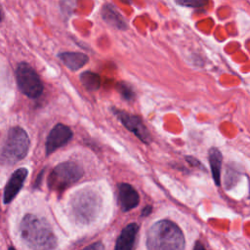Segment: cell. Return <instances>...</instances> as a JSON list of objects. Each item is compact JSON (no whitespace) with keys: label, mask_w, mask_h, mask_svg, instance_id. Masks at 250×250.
Here are the masks:
<instances>
[{"label":"cell","mask_w":250,"mask_h":250,"mask_svg":"<svg viewBox=\"0 0 250 250\" xmlns=\"http://www.w3.org/2000/svg\"><path fill=\"white\" fill-rule=\"evenodd\" d=\"M80 81L88 91H96L101 87L100 75L90 70H86L80 74Z\"/></svg>","instance_id":"9a60e30c"},{"label":"cell","mask_w":250,"mask_h":250,"mask_svg":"<svg viewBox=\"0 0 250 250\" xmlns=\"http://www.w3.org/2000/svg\"><path fill=\"white\" fill-rule=\"evenodd\" d=\"M208 159H209V164H210L214 182L216 186H220L221 185V168H222V161H223V156L221 151L216 147L210 148L208 152Z\"/></svg>","instance_id":"5bb4252c"},{"label":"cell","mask_w":250,"mask_h":250,"mask_svg":"<svg viewBox=\"0 0 250 250\" xmlns=\"http://www.w3.org/2000/svg\"><path fill=\"white\" fill-rule=\"evenodd\" d=\"M193 250H206V248L203 246V244L199 241L195 242L194 244V247H193Z\"/></svg>","instance_id":"44dd1931"},{"label":"cell","mask_w":250,"mask_h":250,"mask_svg":"<svg viewBox=\"0 0 250 250\" xmlns=\"http://www.w3.org/2000/svg\"><path fill=\"white\" fill-rule=\"evenodd\" d=\"M186 160H187V161H188L191 165H195V166H199V167H201L200 162H198L195 158H193V157H191V156H187V157H186ZM201 168H202V167H201Z\"/></svg>","instance_id":"d6986e66"},{"label":"cell","mask_w":250,"mask_h":250,"mask_svg":"<svg viewBox=\"0 0 250 250\" xmlns=\"http://www.w3.org/2000/svg\"><path fill=\"white\" fill-rule=\"evenodd\" d=\"M9 250H15V249H14L13 247H10V248H9Z\"/></svg>","instance_id":"603a6c76"},{"label":"cell","mask_w":250,"mask_h":250,"mask_svg":"<svg viewBox=\"0 0 250 250\" xmlns=\"http://www.w3.org/2000/svg\"><path fill=\"white\" fill-rule=\"evenodd\" d=\"M116 89L120 93L123 99L127 101H132L135 97V92L134 89L131 85H129L126 82H119L116 84Z\"/></svg>","instance_id":"2e32d148"},{"label":"cell","mask_w":250,"mask_h":250,"mask_svg":"<svg viewBox=\"0 0 250 250\" xmlns=\"http://www.w3.org/2000/svg\"><path fill=\"white\" fill-rule=\"evenodd\" d=\"M29 138L21 127H13L8 131L7 137L0 149V164L11 165L23 159L28 152Z\"/></svg>","instance_id":"277c9868"},{"label":"cell","mask_w":250,"mask_h":250,"mask_svg":"<svg viewBox=\"0 0 250 250\" xmlns=\"http://www.w3.org/2000/svg\"><path fill=\"white\" fill-rule=\"evenodd\" d=\"M17 83L20 90L28 98H38L43 92V83L34 70L26 62H21L16 70Z\"/></svg>","instance_id":"8992f818"},{"label":"cell","mask_w":250,"mask_h":250,"mask_svg":"<svg viewBox=\"0 0 250 250\" xmlns=\"http://www.w3.org/2000/svg\"><path fill=\"white\" fill-rule=\"evenodd\" d=\"M58 57L67 68L73 71L82 68L89 61L86 54L79 52H62L60 53Z\"/></svg>","instance_id":"7c38bea8"},{"label":"cell","mask_w":250,"mask_h":250,"mask_svg":"<svg viewBox=\"0 0 250 250\" xmlns=\"http://www.w3.org/2000/svg\"><path fill=\"white\" fill-rule=\"evenodd\" d=\"M2 19H3V12H2L1 7H0V21H2Z\"/></svg>","instance_id":"7402d4cb"},{"label":"cell","mask_w":250,"mask_h":250,"mask_svg":"<svg viewBox=\"0 0 250 250\" xmlns=\"http://www.w3.org/2000/svg\"><path fill=\"white\" fill-rule=\"evenodd\" d=\"M84 174L83 168L72 161L58 164L48 177V187L55 191H62L78 182Z\"/></svg>","instance_id":"5b68a950"},{"label":"cell","mask_w":250,"mask_h":250,"mask_svg":"<svg viewBox=\"0 0 250 250\" xmlns=\"http://www.w3.org/2000/svg\"><path fill=\"white\" fill-rule=\"evenodd\" d=\"M151 210H152V207H151L150 205L146 206V207L143 209V211H142V216H143V217H146V216L149 215V214L151 213Z\"/></svg>","instance_id":"ffe728a7"},{"label":"cell","mask_w":250,"mask_h":250,"mask_svg":"<svg viewBox=\"0 0 250 250\" xmlns=\"http://www.w3.org/2000/svg\"><path fill=\"white\" fill-rule=\"evenodd\" d=\"M118 200L122 211L127 212L138 206L140 196L134 187L127 183H121L118 185Z\"/></svg>","instance_id":"30bf717a"},{"label":"cell","mask_w":250,"mask_h":250,"mask_svg":"<svg viewBox=\"0 0 250 250\" xmlns=\"http://www.w3.org/2000/svg\"><path fill=\"white\" fill-rule=\"evenodd\" d=\"M69 207L70 213L76 222L90 224L100 214L102 199L96 191L90 188H83L73 194Z\"/></svg>","instance_id":"3957f363"},{"label":"cell","mask_w":250,"mask_h":250,"mask_svg":"<svg viewBox=\"0 0 250 250\" xmlns=\"http://www.w3.org/2000/svg\"><path fill=\"white\" fill-rule=\"evenodd\" d=\"M72 138V131L64 124H57L50 131L46 139V155H50L61 146L66 145Z\"/></svg>","instance_id":"ba28073f"},{"label":"cell","mask_w":250,"mask_h":250,"mask_svg":"<svg viewBox=\"0 0 250 250\" xmlns=\"http://www.w3.org/2000/svg\"><path fill=\"white\" fill-rule=\"evenodd\" d=\"M102 18L108 24L112 25L117 29L124 30L127 28V22L122 17V15L115 9L111 4H105L102 8Z\"/></svg>","instance_id":"4fadbf2b"},{"label":"cell","mask_w":250,"mask_h":250,"mask_svg":"<svg viewBox=\"0 0 250 250\" xmlns=\"http://www.w3.org/2000/svg\"><path fill=\"white\" fill-rule=\"evenodd\" d=\"M113 113L123 124V126L132 132L139 140L145 144H149L151 142V136L148 129L144 124L142 118L138 115L128 113L119 108H112Z\"/></svg>","instance_id":"52a82bcc"},{"label":"cell","mask_w":250,"mask_h":250,"mask_svg":"<svg viewBox=\"0 0 250 250\" xmlns=\"http://www.w3.org/2000/svg\"><path fill=\"white\" fill-rule=\"evenodd\" d=\"M207 2H203V1H179L178 4L183 5V6H188V7H193V8H197V7H202L206 4Z\"/></svg>","instance_id":"e0dca14e"},{"label":"cell","mask_w":250,"mask_h":250,"mask_svg":"<svg viewBox=\"0 0 250 250\" xmlns=\"http://www.w3.org/2000/svg\"><path fill=\"white\" fill-rule=\"evenodd\" d=\"M146 246L148 250H184L185 237L175 223L161 220L148 229Z\"/></svg>","instance_id":"7a4b0ae2"},{"label":"cell","mask_w":250,"mask_h":250,"mask_svg":"<svg viewBox=\"0 0 250 250\" xmlns=\"http://www.w3.org/2000/svg\"><path fill=\"white\" fill-rule=\"evenodd\" d=\"M139 226L136 223L127 225L118 236L114 250H133Z\"/></svg>","instance_id":"8fae6325"},{"label":"cell","mask_w":250,"mask_h":250,"mask_svg":"<svg viewBox=\"0 0 250 250\" xmlns=\"http://www.w3.org/2000/svg\"><path fill=\"white\" fill-rule=\"evenodd\" d=\"M21 235L25 244L33 250H53L57 238L49 223L36 215H25L20 226Z\"/></svg>","instance_id":"6da1fadb"},{"label":"cell","mask_w":250,"mask_h":250,"mask_svg":"<svg viewBox=\"0 0 250 250\" xmlns=\"http://www.w3.org/2000/svg\"><path fill=\"white\" fill-rule=\"evenodd\" d=\"M27 174H28V171L26 168H19L12 174V176L10 177L5 187L4 195H3L4 203L8 204L16 197V195L19 193V191L22 188L25 178L27 177Z\"/></svg>","instance_id":"9c48e42d"},{"label":"cell","mask_w":250,"mask_h":250,"mask_svg":"<svg viewBox=\"0 0 250 250\" xmlns=\"http://www.w3.org/2000/svg\"><path fill=\"white\" fill-rule=\"evenodd\" d=\"M82 250H104V246L102 242H95V243L90 244L89 246L85 247Z\"/></svg>","instance_id":"ac0fdd59"}]
</instances>
